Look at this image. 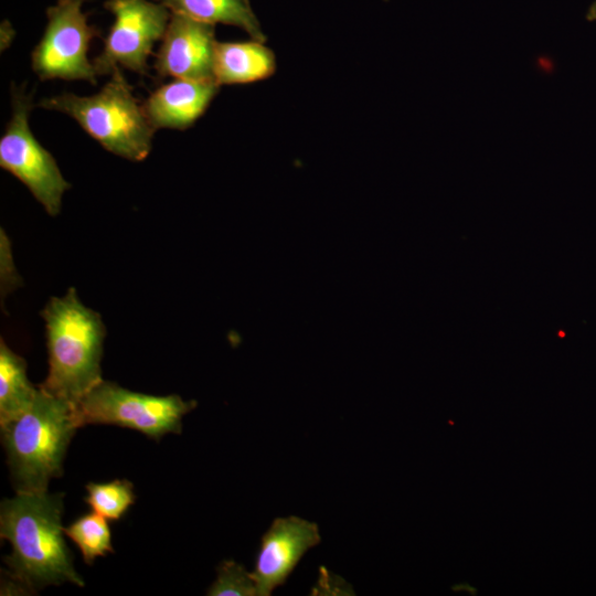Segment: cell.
I'll use <instances>...</instances> for the list:
<instances>
[{"instance_id":"8fae6325","label":"cell","mask_w":596,"mask_h":596,"mask_svg":"<svg viewBox=\"0 0 596 596\" xmlns=\"http://www.w3.org/2000/svg\"><path fill=\"white\" fill-rule=\"evenodd\" d=\"M214 81L175 78L153 91L142 103L153 129H187L207 109L219 92Z\"/></svg>"},{"instance_id":"5b68a950","label":"cell","mask_w":596,"mask_h":596,"mask_svg":"<svg viewBox=\"0 0 596 596\" xmlns=\"http://www.w3.org/2000/svg\"><path fill=\"white\" fill-rule=\"evenodd\" d=\"M195 406V401L179 395L142 394L102 380L73 406V417L77 428L117 425L158 440L169 433L180 434L183 416Z\"/></svg>"},{"instance_id":"7a4b0ae2","label":"cell","mask_w":596,"mask_h":596,"mask_svg":"<svg viewBox=\"0 0 596 596\" xmlns=\"http://www.w3.org/2000/svg\"><path fill=\"white\" fill-rule=\"evenodd\" d=\"M46 328L49 373L40 387L73 406L102 379L105 326L75 290L52 297L41 312Z\"/></svg>"},{"instance_id":"9c48e42d","label":"cell","mask_w":596,"mask_h":596,"mask_svg":"<svg viewBox=\"0 0 596 596\" xmlns=\"http://www.w3.org/2000/svg\"><path fill=\"white\" fill-rule=\"evenodd\" d=\"M216 43L214 24L172 13L156 55L158 76L215 82Z\"/></svg>"},{"instance_id":"8992f818","label":"cell","mask_w":596,"mask_h":596,"mask_svg":"<svg viewBox=\"0 0 596 596\" xmlns=\"http://www.w3.org/2000/svg\"><path fill=\"white\" fill-rule=\"evenodd\" d=\"M32 95L23 87L12 91V115L0 139V166L24 183L45 211L60 213L62 196L71 184L53 156L33 136L29 126Z\"/></svg>"},{"instance_id":"9a60e30c","label":"cell","mask_w":596,"mask_h":596,"mask_svg":"<svg viewBox=\"0 0 596 596\" xmlns=\"http://www.w3.org/2000/svg\"><path fill=\"white\" fill-rule=\"evenodd\" d=\"M63 530L77 545L88 565H92L96 557L114 552L107 519L94 511L77 518Z\"/></svg>"},{"instance_id":"2e32d148","label":"cell","mask_w":596,"mask_h":596,"mask_svg":"<svg viewBox=\"0 0 596 596\" xmlns=\"http://www.w3.org/2000/svg\"><path fill=\"white\" fill-rule=\"evenodd\" d=\"M86 490L87 496L84 500L92 511L111 521L121 519L136 499L134 486L126 479L102 483L89 482Z\"/></svg>"},{"instance_id":"6da1fadb","label":"cell","mask_w":596,"mask_h":596,"mask_svg":"<svg viewBox=\"0 0 596 596\" xmlns=\"http://www.w3.org/2000/svg\"><path fill=\"white\" fill-rule=\"evenodd\" d=\"M62 493H17L0 507V535L12 552L3 561L11 577L29 589L72 583L84 586L64 541Z\"/></svg>"},{"instance_id":"277c9868","label":"cell","mask_w":596,"mask_h":596,"mask_svg":"<svg viewBox=\"0 0 596 596\" xmlns=\"http://www.w3.org/2000/svg\"><path fill=\"white\" fill-rule=\"evenodd\" d=\"M110 75L95 95L64 93L44 98L38 106L68 115L111 153L141 161L151 150L155 129L119 67Z\"/></svg>"},{"instance_id":"5bb4252c","label":"cell","mask_w":596,"mask_h":596,"mask_svg":"<svg viewBox=\"0 0 596 596\" xmlns=\"http://www.w3.org/2000/svg\"><path fill=\"white\" fill-rule=\"evenodd\" d=\"M38 393L26 376L23 358L1 339L0 343V425L26 412Z\"/></svg>"},{"instance_id":"4fadbf2b","label":"cell","mask_w":596,"mask_h":596,"mask_svg":"<svg viewBox=\"0 0 596 596\" xmlns=\"http://www.w3.org/2000/svg\"><path fill=\"white\" fill-rule=\"evenodd\" d=\"M172 13L215 24L223 23L245 30L258 42L266 36L248 0H159Z\"/></svg>"},{"instance_id":"3957f363","label":"cell","mask_w":596,"mask_h":596,"mask_svg":"<svg viewBox=\"0 0 596 596\" xmlns=\"http://www.w3.org/2000/svg\"><path fill=\"white\" fill-rule=\"evenodd\" d=\"M0 427L15 492L47 491L51 479L62 475L67 447L77 429L73 405L39 386L31 407Z\"/></svg>"},{"instance_id":"7c38bea8","label":"cell","mask_w":596,"mask_h":596,"mask_svg":"<svg viewBox=\"0 0 596 596\" xmlns=\"http://www.w3.org/2000/svg\"><path fill=\"white\" fill-rule=\"evenodd\" d=\"M276 70L274 52L263 42H217L214 77L219 85L247 84L270 77Z\"/></svg>"},{"instance_id":"ba28073f","label":"cell","mask_w":596,"mask_h":596,"mask_svg":"<svg viewBox=\"0 0 596 596\" xmlns=\"http://www.w3.org/2000/svg\"><path fill=\"white\" fill-rule=\"evenodd\" d=\"M105 8L115 21L102 53L92 62L96 75L109 74L118 66L145 75L152 46L166 32L169 10L148 0H107Z\"/></svg>"},{"instance_id":"30bf717a","label":"cell","mask_w":596,"mask_h":596,"mask_svg":"<svg viewBox=\"0 0 596 596\" xmlns=\"http://www.w3.org/2000/svg\"><path fill=\"white\" fill-rule=\"evenodd\" d=\"M321 541L318 524L290 515L277 518L262 536L252 573L257 596H269L283 585L308 550Z\"/></svg>"},{"instance_id":"ac0fdd59","label":"cell","mask_w":596,"mask_h":596,"mask_svg":"<svg viewBox=\"0 0 596 596\" xmlns=\"http://www.w3.org/2000/svg\"><path fill=\"white\" fill-rule=\"evenodd\" d=\"M586 19L588 21H596V0L588 8Z\"/></svg>"},{"instance_id":"52a82bcc","label":"cell","mask_w":596,"mask_h":596,"mask_svg":"<svg viewBox=\"0 0 596 596\" xmlns=\"http://www.w3.org/2000/svg\"><path fill=\"white\" fill-rule=\"evenodd\" d=\"M85 0H58L46 11L47 24L31 54V66L41 81L85 79L96 83L87 52L98 30L82 10Z\"/></svg>"},{"instance_id":"e0dca14e","label":"cell","mask_w":596,"mask_h":596,"mask_svg":"<svg viewBox=\"0 0 596 596\" xmlns=\"http://www.w3.org/2000/svg\"><path fill=\"white\" fill-rule=\"evenodd\" d=\"M210 596H257L252 573L234 561H223L217 567L215 582L207 590Z\"/></svg>"}]
</instances>
